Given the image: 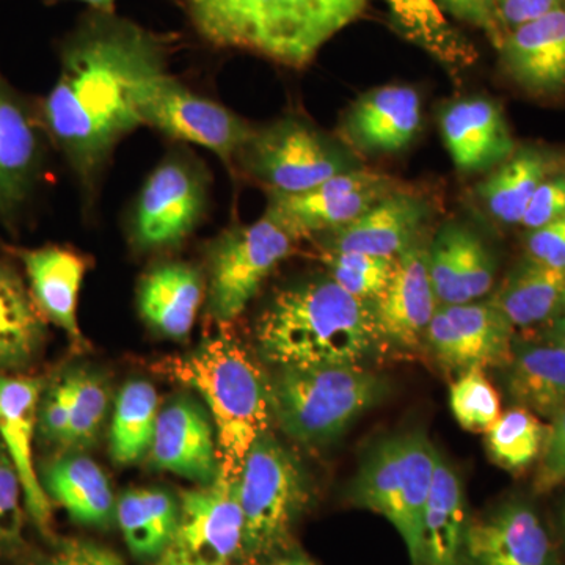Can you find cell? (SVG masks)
<instances>
[{
    "instance_id": "22",
    "label": "cell",
    "mask_w": 565,
    "mask_h": 565,
    "mask_svg": "<svg viewBox=\"0 0 565 565\" xmlns=\"http://www.w3.org/2000/svg\"><path fill=\"white\" fill-rule=\"evenodd\" d=\"M511 79L533 96L565 92V7L519 25L501 43Z\"/></svg>"
},
{
    "instance_id": "42",
    "label": "cell",
    "mask_w": 565,
    "mask_h": 565,
    "mask_svg": "<svg viewBox=\"0 0 565 565\" xmlns=\"http://www.w3.org/2000/svg\"><path fill=\"white\" fill-rule=\"evenodd\" d=\"M525 248L530 262L565 269V218L527 232Z\"/></svg>"
},
{
    "instance_id": "44",
    "label": "cell",
    "mask_w": 565,
    "mask_h": 565,
    "mask_svg": "<svg viewBox=\"0 0 565 565\" xmlns=\"http://www.w3.org/2000/svg\"><path fill=\"white\" fill-rule=\"evenodd\" d=\"M457 20L468 22L489 33L494 43H503L501 36L500 7L498 0H435Z\"/></svg>"
},
{
    "instance_id": "35",
    "label": "cell",
    "mask_w": 565,
    "mask_h": 565,
    "mask_svg": "<svg viewBox=\"0 0 565 565\" xmlns=\"http://www.w3.org/2000/svg\"><path fill=\"white\" fill-rule=\"evenodd\" d=\"M486 434L487 449L493 462L519 473L541 456L548 429L533 412L514 407L501 414Z\"/></svg>"
},
{
    "instance_id": "17",
    "label": "cell",
    "mask_w": 565,
    "mask_h": 565,
    "mask_svg": "<svg viewBox=\"0 0 565 565\" xmlns=\"http://www.w3.org/2000/svg\"><path fill=\"white\" fill-rule=\"evenodd\" d=\"M430 215L426 196L414 189L397 188L355 221L326 233L322 250L397 258L422 237Z\"/></svg>"
},
{
    "instance_id": "8",
    "label": "cell",
    "mask_w": 565,
    "mask_h": 565,
    "mask_svg": "<svg viewBox=\"0 0 565 565\" xmlns=\"http://www.w3.org/2000/svg\"><path fill=\"white\" fill-rule=\"evenodd\" d=\"M236 166L267 192L281 193L310 191L338 174L362 169L348 148L296 117L255 128Z\"/></svg>"
},
{
    "instance_id": "52",
    "label": "cell",
    "mask_w": 565,
    "mask_h": 565,
    "mask_svg": "<svg viewBox=\"0 0 565 565\" xmlns=\"http://www.w3.org/2000/svg\"><path fill=\"white\" fill-rule=\"evenodd\" d=\"M403 2H407V0H403ZM412 3L422 2V0H411Z\"/></svg>"
},
{
    "instance_id": "49",
    "label": "cell",
    "mask_w": 565,
    "mask_h": 565,
    "mask_svg": "<svg viewBox=\"0 0 565 565\" xmlns=\"http://www.w3.org/2000/svg\"><path fill=\"white\" fill-rule=\"evenodd\" d=\"M263 565H316L315 563H311L308 557H305L302 555H285V556H277L274 557V559L267 561V563H264Z\"/></svg>"
},
{
    "instance_id": "11",
    "label": "cell",
    "mask_w": 565,
    "mask_h": 565,
    "mask_svg": "<svg viewBox=\"0 0 565 565\" xmlns=\"http://www.w3.org/2000/svg\"><path fill=\"white\" fill-rule=\"evenodd\" d=\"M141 125L173 140L188 141L214 152L233 170L237 156L255 128L222 104L196 95L167 73L152 81L139 103Z\"/></svg>"
},
{
    "instance_id": "39",
    "label": "cell",
    "mask_w": 565,
    "mask_h": 565,
    "mask_svg": "<svg viewBox=\"0 0 565 565\" xmlns=\"http://www.w3.org/2000/svg\"><path fill=\"white\" fill-rule=\"evenodd\" d=\"M24 509L20 475L0 444V550L14 548L21 544Z\"/></svg>"
},
{
    "instance_id": "16",
    "label": "cell",
    "mask_w": 565,
    "mask_h": 565,
    "mask_svg": "<svg viewBox=\"0 0 565 565\" xmlns=\"http://www.w3.org/2000/svg\"><path fill=\"white\" fill-rule=\"evenodd\" d=\"M429 244L416 241L397 256L396 270L373 308L384 343L415 349L426 340L427 327L438 308L427 267Z\"/></svg>"
},
{
    "instance_id": "6",
    "label": "cell",
    "mask_w": 565,
    "mask_h": 565,
    "mask_svg": "<svg viewBox=\"0 0 565 565\" xmlns=\"http://www.w3.org/2000/svg\"><path fill=\"white\" fill-rule=\"evenodd\" d=\"M244 519L243 556L263 565L285 552L310 503V487L299 460L264 434L252 446L236 486Z\"/></svg>"
},
{
    "instance_id": "43",
    "label": "cell",
    "mask_w": 565,
    "mask_h": 565,
    "mask_svg": "<svg viewBox=\"0 0 565 565\" xmlns=\"http://www.w3.org/2000/svg\"><path fill=\"white\" fill-rule=\"evenodd\" d=\"M563 481H565V404L552 418L537 487L541 490H548Z\"/></svg>"
},
{
    "instance_id": "9",
    "label": "cell",
    "mask_w": 565,
    "mask_h": 565,
    "mask_svg": "<svg viewBox=\"0 0 565 565\" xmlns=\"http://www.w3.org/2000/svg\"><path fill=\"white\" fill-rule=\"evenodd\" d=\"M296 243L291 234L267 215L248 225L232 226L212 241L207 248L211 319L230 323L239 318L263 282L291 256Z\"/></svg>"
},
{
    "instance_id": "46",
    "label": "cell",
    "mask_w": 565,
    "mask_h": 565,
    "mask_svg": "<svg viewBox=\"0 0 565 565\" xmlns=\"http://www.w3.org/2000/svg\"><path fill=\"white\" fill-rule=\"evenodd\" d=\"M41 565H95L85 553L82 542L73 541L62 544L61 550Z\"/></svg>"
},
{
    "instance_id": "45",
    "label": "cell",
    "mask_w": 565,
    "mask_h": 565,
    "mask_svg": "<svg viewBox=\"0 0 565 565\" xmlns=\"http://www.w3.org/2000/svg\"><path fill=\"white\" fill-rule=\"evenodd\" d=\"M564 0H498L501 22L514 31L519 25L537 20L564 6Z\"/></svg>"
},
{
    "instance_id": "51",
    "label": "cell",
    "mask_w": 565,
    "mask_h": 565,
    "mask_svg": "<svg viewBox=\"0 0 565 565\" xmlns=\"http://www.w3.org/2000/svg\"><path fill=\"white\" fill-rule=\"evenodd\" d=\"M561 525H563V533H564V537H565V504L563 508V512H561Z\"/></svg>"
},
{
    "instance_id": "15",
    "label": "cell",
    "mask_w": 565,
    "mask_h": 565,
    "mask_svg": "<svg viewBox=\"0 0 565 565\" xmlns=\"http://www.w3.org/2000/svg\"><path fill=\"white\" fill-rule=\"evenodd\" d=\"M43 384L39 379L0 377V444L20 475L25 511L44 535L52 534V505L35 460L33 437L39 426Z\"/></svg>"
},
{
    "instance_id": "32",
    "label": "cell",
    "mask_w": 565,
    "mask_h": 565,
    "mask_svg": "<svg viewBox=\"0 0 565 565\" xmlns=\"http://www.w3.org/2000/svg\"><path fill=\"white\" fill-rule=\"evenodd\" d=\"M115 520L129 552L154 563L177 530L180 503L166 490H129L117 500Z\"/></svg>"
},
{
    "instance_id": "30",
    "label": "cell",
    "mask_w": 565,
    "mask_h": 565,
    "mask_svg": "<svg viewBox=\"0 0 565 565\" xmlns=\"http://www.w3.org/2000/svg\"><path fill=\"white\" fill-rule=\"evenodd\" d=\"M44 490L74 522L107 527L115 520L114 492L106 473L90 457L68 455L52 460L44 470Z\"/></svg>"
},
{
    "instance_id": "18",
    "label": "cell",
    "mask_w": 565,
    "mask_h": 565,
    "mask_svg": "<svg viewBox=\"0 0 565 565\" xmlns=\"http://www.w3.org/2000/svg\"><path fill=\"white\" fill-rule=\"evenodd\" d=\"M468 565H559L544 523L531 505L511 501L468 527Z\"/></svg>"
},
{
    "instance_id": "3",
    "label": "cell",
    "mask_w": 565,
    "mask_h": 565,
    "mask_svg": "<svg viewBox=\"0 0 565 565\" xmlns=\"http://www.w3.org/2000/svg\"><path fill=\"white\" fill-rule=\"evenodd\" d=\"M370 0H185L207 43L303 68L327 41L359 20Z\"/></svg>"
},
{
    "instance_id": "21",
    "label": "cell",
    "mask_w": 565,
    "mask_h": 565,
    "mask_svg": "<svg viewBox=\"0 0 565 565\" xmlns=\"http://www.w3.org/2000/svg\"><path fill=\"white\" fill-rule=\"evenodd\" d=\"M427 267L438 305L478 302L492 291L497 275L484 241L459 223H448L434 237Z\"/></svg>"
},
{
    "instance_id": "19",
    "label": "cell",
    "mask_w": 565,
    "mask_h": 565,
    "mask_svg": "<svg viewBox=\"0 0 565 565\" xmlns=\"http://www.w3.org/2000/svg\"><path fill=\"white\" fill-rule=\"evenodd\" d=\"M148 452L159 470L200 487L217 481V438L203 408L189 397L174 399L159 412Z\"/></svg>"
},
{
    "instance_id": "13",
    "label": "cell",
    "mask_w": 565,
    "mask_h": 565,
    "mask_svg": "<svg viewBox=\"0 0 565 565\" xmlns=\"http://www.w3.org/2000/svg\"><path fill=\"white\" fill-rule=\"evenodd\" d=\"M397 188L399 182L388 174L356 169L330 178L310 191L269 192L264 215L299 241L348 225Z\"/></svg>"
},
{
    "instance_id": "1",
    "label": "cell",
    "mask_w": 565,
    "mask_h": 565,
    "mask_svg": "<svg viewBox=\"0 0 565 565\" xmlns=\"http://www.w3.org/2000/svg\"><path fill=\"white\" fill-rule=\"evenodd\" d=\"M169 58L162 35L115 13L93 11L63 43L61 73L40 120L87 195L117 145L143 126L141 93L169 73Z\"/></svg>"
},
{
    "instance_id": "14",
    "label": "cell",
    "mask_w": 565,
    "mask_h": 565,
    "mask_svg": "<svg viewBox=\"0 0 565 565\" xmlns=\"http://www.w3.org/2000/svg\"><path fill=\"white\" fill-rule=\"evenodd\" d=\"M426 340L438 362L451 371L504 366L515 329L492 302L438 305Z\"/></svg>"
},
{
    "instance_id": "24",
    "label": "cell",
    "mask_w": 565,
    "mask_h": 565,
    "mask_svg": "<svg viewBox=\"0 0 565 565\" xmlns=\"http://www.w3.org/2000/svg\"><path fill=\"white\" fill-rule=\"evenodd\" d=\"M17 253L41 316L68 334L74 345H85L77 319V305L88 269L87 258L58 245L22 248Z\"/></svg>"
},
{
    "instance_id": "40",
    "label": "cell",
    "mask_w": 565,
    "mask_h": 565,
    "mask_svg": "<svg viewBox=\"0 0 565 565\" xmlns=\"http://www.w3.org/2000/svg\"><path fill=\"white\" fill-rule=\"evenodd\" d=\"M565 218V169L542 182L527 204L520 226L531 232Z\"/></svg>"
},
{
    "instance_id": "37",
    "label": "cell",
    "mask_w": 565,
    "mask_h": 565,
    "mask_svg": "<svg viewBox=\"0 0 565 565\" xmlns=\"http://www.w3.org/2000/svg\"><path fill=\"white\" fill-rule=\"evenodd\" d=\"M330 278L345 292L364 302H374L384 294L396 270L397 258L359 252L322 250Z\"/></svg>"
},
{
    "instance_id": "28",
    "label": "cell",
    "mask_w": 565,
    "mask_h": 565,
    "mask_svg": "<svg viewBox=\"0 0 565 565\" xmlns=\"http://www.w3.org/2000/svg\"><path fill=\"white\" fill-rule=\"evenodd\" d=\"M504 385L516 407L552 419L565 404V351L545 340L512 344Z\"/></svg>"
},
{
    "instance_id": "48",
    "label": "cell",
    "mask_w": 565,
    "mask_h": 565,
    "mask_svg": "<svg viewBox=\"0 0 565 565\" xmlns=\"http://www.w3.org/2000/svg\"><path fill=\"white\" fill-rule=\"evenodd\" d=\"M545 340L552 341L565 351V308L552 322L546 323Z\"/></svg>"
},
{
    "instance_id": "50",
    "label": "cell",
    "mask_w": 565,
    "mask_h": 565,
    "mask_svg": "<svg viewBox=\"0 0 565 565\" xmlns=\"http://www.w3.org/2000/svg\"><path fill=\"white\" fill-rule=\"evenodd\" d=\"M76 2L87 3L93 11H98V13H114L117 0H76Z\"/></svg>"
},
{
    "instance_id": "36",
    "label": "cell",
    "mask_w": 565,
    "mask_h": 565,
    "mask_svg": "<svg viewBox=\"0 0 565 565\" xmlns=\"http://www.w3.org/2000/svg\"><path fill=\"white\" fill-rule=\"evenodd\" d=\"M68 385V449H85L95 444L109 412V386L92 370L77 367L63 375Z\"/></svg>"
},
{
    "instance_id": "47",
    "label": "cell",
    "mask_w": 565,
    "mask_h": 565,
    "mask_svg": "<svg viewBox=\"0 0 565 565\" xmlns=\"http://www.w3.org/2000/svg\"><path fill=\"white\" fill-rule=\"evenodd\" d=\"M82 545H84L85 553H87L95 565H125L121 563L120 557L114 555L109 550L102 548L98 545L85 544V542H82Z\"/></svg>"
},
{
    "instance_id": "4",
    "label": "cell",
    "mask_w": 565,
    "mask_h": 565,
    "mask_svg": "<svg viewBox=\"0 0 565 565\" xmlns=\"http://www.w3.org/2000/svg\"><path fill=\"white\" fill-rule=\"evenodd\" d=\"M161 373L195 390L210 407L217 438L218 478L237 484L252 446L273 422L270 382L236 338L222 333L188 355L156 364Z\"/></svg>"
},
{
    "instance_id": "34",
    "label": "cell",
    "mask_w": 565,
    "mask_h": 565,
    "mask_svg": "<svg viewBox=\"0 0 565 565\" xmlns=\"http://www.w3.org/2000/svg\"><path fill=\"white\" fill-rule=\"evenodd\" d=\"M159 418V396L147 381L128 382L115 403L110 452L118 463L139 462L150 451Z\"/></svg>"
},
{
    "instance_id": "26",
    "label": "cell",
    "mask_w": 565,
    "mask_h": 565,
    "mask_svg": "<svg viewBox=\"0 0 565 565\" xmlns=\"http://www.w3.org/2000/svg\"><path fill=\"white\" fill-rule=\"evenodd\" d=\"M467 501L462 481L440 452L424 509L418 565H468Z\"/></svg>"
},
{
    "instance_id": "31",
    "label": "cell",
    "mask_w": 565,
    "mask_h": 565,
    "mask_svg": "<svg viewBox=\"0 0 565 565\" xmlns=\"http://www.w3.org/2000/svg\"><path fill=\"white\" fill-rule=\"evenodd\" d=\"M490 302L503 311L514 329L546 326L565 308V269H552L525 258Z\"/></svg>"
},
{
    "instance_id": "10",
    "label": "cell",
    "mask_w": 565,
    "mask_h": 565,
    "mask_svg": "<svg viewBox=\"0 0 565 565\" xmlns=\"http://www.w3.org/2000/svg\"><path fill=\"white\" fill-rule=\"evenodd\" d=\"M210 182L184 154L163 159L141 185L129 221L139 250L177 247L200 225L210 203Z\"/></svg>"
},
{
    "instance_id": "33",
    "label": "cell",
    "mask_w": 565,
    "mask_h": 565,
    "mask_svg": "<svg viewBox=\"0 0 565 565\" xmlns=\"http://www.w3.org/2000/svg\"><path fill=\"white\" fill-rule=\"evenodd\" d=\"M44 321L20 274L0 262V367L31 362L43 343Z\"/></svg>"
},
{
    "instance_id": "20",
    "label": "cell",
    "mask_w": 565,
    "mask_h": 565,
    "mask_svg": "<svg viewBox=\"0 0 565 565\" xmlns=\"http://www.w3.org/2000/svg\"><path fill=\"white\" fill-rule=\"evenodd\" d=\"M40 117L0 77V217L31 199L43 167Z\"/></svg>"
},
{
    "instance_id": "2",
    "label": "cell",
    "mask_w": 565,
    "mask_h": 565,
    "mask_svg": "<svg viewBox=\"0 0 565 565\" xmlns=\"http://www.w3.org/2000/svg\"><path fill=\"white\" fill-rule=\"evenodd\" d=\"M255 338L263 359L277 367L364 366L385 344L373 302L330 277L275 292L258 316Z\"/></svg>"
},
{
    "instance_id": "7",
    "label": "cell",
    "mask_w": 565,
    "mask_h": 565,
    "mask_svg": "<svg viewBox=\"0 0 565 565\" xmlns=\"http://www.w3.org/2000/svg\"><path fill=\"white\" fill-rule=\"evenodd\" d=\"M438 451L424 433H405L374 446L360 465L349 500L388 520L403 537L412 565L422 552L424 509Z\"/></svg>"
},
{
    "instance_id": "5",
    "label": "cell",
    "mask_w": 565,
    "mask_h": 565,
    "mask_svg": "<svg viewBox=\"0 0 565 565\" xmlns=\"http://www.w3.org/2000/svg\"><path fill=\"white\" fill-rule=\"evenodd\" d=\"M269 382L278 426L307 446L332 444L390 393L388 381L364 366L277 367Z\"/></svg>"
},
{
    "instance_id": "25",
    "label": "cell",
    "mask_w": 565,
    "mask_h": 565,
    "mask_svg": "<svg viewBox=\"0 0 565 565\" xmlns=\"http://www.w3.org/2000/svg\"><path fill=\"white\" fill-rule=\"evenodd\" d=\"M440 131L452 162L462 172L493 170L515 151L503 110L489 99L451 104L441 114Z\"/></svg>"
},
{
    "instance_id": "41",
    "label": "cell",
    "mask_w": 565,
    "mask_h": 565,
    "mask_svg": "<svg viewBox=\"0 0 565 565\" xmlns=\"http://www.w3.org/2000/svg\"><path fill=\"white\" fill-rule=\"evenodd\" d=\"M39 426L46 440L66 448L70 427V396L65 377L58 379L51 386L46 396H41Z\"/></svg>"
},
{
    "instance_id": "12",
    "label": "cell",
    "mask_w": 565,
    "mask_h": 565,
    "mask_svg": "<svg viewBox=\"0 0 565 565\" xmlns=\"http://www.w3.org/2000/svg\"><path fill=\"white\" fill-rule=\"evenodd\" d=\"M236 486L215 481L182 493L177 530L152 565L236 564L244 541Z\"/></svg>"
},
{
    "instance_id": "38",
    "label": "cell",
    "mask_w": 565,
    "mask_h": 565,
    "mask_svg": "<svg viewBox=\"0 0 565 565\" xmlns=\"http://www.w3.org/2000/svg\"><path fill=\"white\" fill-rule=\"evenodd\" d=\"M449 405L457 423L471 433H487L501 416V401L484 370L473 367L451 385Z\"/></svg>"
},
{
    "instance_id": "27",
    "label": "cell",
    "mask_w": 565,
    "mask_h": 565,
    "mask_svg": "<svg viewBox=\"0 0 565 565\" xmlns=\"http://www.w3.org/2000/svg\"><path fill=\"white\" fill-rule=\"evenodd\" d=\"M203 299V275L188 263L154 267L141 278L137 294L141 318L172 340L191 334Z\"/></svg>"
},
{
    "instance_id": "23",
    "label": "cell",
    "mask_w": 565,
    "mask_h": 565,
    "mask_svg": "<svg viewBox=\"0 0 565 565\" xmlns=\"http://www.w3.org/2000/svg\"><path fill=\"white\" fill-rule=\"evenodd\" d=\"M422 128V98L405 85L366 93L349 110L343 125L349 147L366 154L405 150Z\"/></svg>"
},
{
    "instance_id": "29",
    "label": "cell",
    "mask_w": 565,
    "mask_h": 565,
    "mask_svg": "<svg viewBox=\"0 0 565 565\" xmlns=\"http://www.w3.org/2000/svg\"><path fill=\"white\" fill-rule=\"evenodd\" d=\"M563 169L565 163L552 151L539 147L515 148L478 185V195L494 221L504 225H520L527 204L542 182Z\"/></svg>"
}]
</instances>
